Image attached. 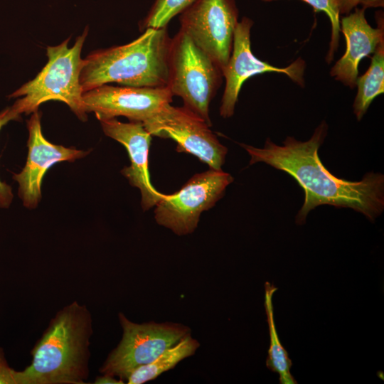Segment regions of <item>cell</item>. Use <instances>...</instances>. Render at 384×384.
Wrapping results in <instances>:
<instances>
[{
	"instance_id": "obj_18",
	"label": "cell",
	"mask_w": 384,
	"mask_h": 384,
	"mask_svg": "<svg viewBox=\"0 0 384 384\" xmlns=\"http://www.w3.org/2000/svg\"><path fill=\"white\" fill-rule=\"evenodd\" d=\"M195 0H155L140 25L141 29L144 31L149 28L166 27L175 16L182 13Z\"/></svg>"
},
{
	"instance_id": "obj_17",
	"label": "cell",
	"mask_w": 384,
	"mask_h": 384,
	"mask_svg": "<svg viewBox=\"0 0 384 384\" xmlns=\"http://www.w3.org/2000/svg\"><path fill=\"white\" fill-rule=\"evenodd\" d=\"M265 290V309L270 338L266 366L271 371L279 374V383L297 384V380L290 372L292 366V361L287 351L280 343L274 323L272 297L277 287L266 282Z\"/></svg>"
},
{
	"instance_id": "obj_21",
	"label": "cell",
	"mask_w": 384,
	"mask_h": 384,
	"mask_svg": "<svg viewBox=\"0 0 384 384\" xmlns=\"http://www.w3.org/2000/svg\"><path fill=\"white\" fill-rule=\"evenodd\" d=\"M336 2L340 15L348 14L358 5L364 9L384 6V0H336Z\"/></svg>"
},
{
	"instance_id": "obj_1",
	"label": "cell",
	"mask_w": 384,
	"mask_h": 384,
	"mask_svg": "<svg viewBox=\"0 0 384 384\" xmlns=\"http://www.w3.org/2000/svg\"><path fill=\"white\" fill-rule=\"evenodd\" d=\"M327 132L328 125L323 121L306 141L287 137L282 145L276 144L269 138L262 148L240 145L250 155V165L262 162L283 171L304 189V201L295 217L297 225L304 224L309 213L321 205L349 208L374 222L384 210L383 174L368 172L361 180L351 181L331 174L318 154Z\"/></svg>"
},
{
	"instance_id": "obj_19",
	"label": "cell",
	"mask_w": 384,
	"mask_h": 384,
	"mask_svg": "<svg viewBox=\"0 0 384 384\" xmlns=\"http://www.w3.org/2000/svg\"><path fill=\"white\" fill-rule=\"evenodd\" d=\"M270 2L277 0H262ZM309 4L316 12H324L329 17L331 26V39L329 48L326 56V61L331 63L334 60V54L338 50L340 39V14L336 0H302Z\"/></svg>"
},
{
	"instance_id": "obj_5",
	"label": "cell",
	"mask_w": 384,
	"mask_h": 384,
	"mask_svg": "<svg viewBox=\"0 0 384 384\" xmlns=\"http://www.w3.org/2000/svg\"><path fill=\"white\" fill-rule=\"evenodd\" d=\"M223 78L222 70L215 62L179 30L171 38L166 87L173 96L182 99L184 107L210 127V104Z\"/></svg>"
},
{
	"instance_id": "obj_13",
	"label": "cell",
	"mask_w": 384,
	"mask_h": 384,
	"mask_svg": "<svg viewBox=\"0 0 384 384\" xmlns=\"http://www.w3.org/2000/svg\"><path fill=\"white\" fill-rule=\"evenodd\" d=\"M100 122L105 135L121 143L127 151L130 165L121 172L131 186L140 191L142 209L155 206L164 194L157 191L150 181L148 157L152 136L141 122L124 123L116 118Z\"/></svg>"
},
{
	"instance_id": "obj_12",
	"label": "cell",
	"mask_w": 384,
	"mask_h": 384,
	"mask_svg": "<svg viewBox=\"0 0 384 384\" xmlns=\"http://www.w3.org/2000/svg\"><path fill=\"white\" fill-rule=\"evenodd\" d=\"M27 127L28 151L26 162L19 173L13 174V179L18 185V195L23 205L28 209H34L41 199L42 181L48 169L60 161L73 162L85 156L88 151L48 141L42 133L38 110L32 113L27 122Z\"/></svg>"
},
{
	"instance_id": "obj_20",
	"label": "cell",
	"mask_w": 384,
	"mask_h": 384,
	"mask_svg": "<svg viewBox=\"0 0 384 384\" xmlns=\"http://www.w3.org/2000/svg\"><path fill=\"white\" fill-rule=\"evenodd\" d=\"M19 115L12 107H6L0 112V130L11 120H17ZM14 199L11 187L0 179V208L7 209L10 207Z\"/></svg>"
},
{
	"instance_id": "obj_3",
	"label": "cell",
	"mask_w": 384,
	"mask_h": 384,
	"mask_svg": "<svg viewBox=\"0 0 384 384\" xmlns=\"http://www.w3.org/2000/svg\"><path fill=\"white\" fill-rule=\"evenodd\" d=\"M171 38L166 27L149 28L133 41L97 50L82 59L83 93L110 82L128 87H165Z\"/></svg>"
},
{
	"instance_id": "obj_16",
	"label": "cell",
	"mask_w": 384,
	"mask_h": 384,
	"mask_svg": "<svg viewBox=\"0 0 384 384\" xmlns=\"http://www.w3.org/2000/svg\"><path fill=\"white\" fill-rule=\"evenodd\" d=\"M366 72L358 77L353 113L360 121L373 100L384 92V39L376 47Z\"/></svg>"
},
{
	"instance_id": "obj_14",
	"label": "cell",
	"mask_w": 384,
	"mask_h": 384,
	"mask_svg": "<svg viewBox=\"0 0 384 384\" xmlns=\"http://www.w3.org/2000/svg\"><path fill=\"white\" fill-rule=\"evenodd\" d=\"M366 9L355 8L354 11L340 18V29L346 39V51L330 70V75L346 86L356 87L361 60L373 53L384 39L383 13L376 15L378 27L367 21Z\"/></svg>"
},
{
	"instance_id": "obj_15",
	"label": "cell",
	"mask_w": 384,
	"mask_h": 384,
	"mask_svg": "<svg viewBox=\"0 0 384 384\" xmlns=\"http://www.w3.org/2000/svg\"><path fill=\"white\" fill-rule=\"evenodd\" d=\"M199 346V342L191 334L186 335L150 363L134 370L127 377V383L142 384L154 380L162 373L174 368L181 361L193 356Z\"/></svg>"
},
{
	"instance_id": "obj_7",
	"label": "cell",
	"mask_w": 384,
	"mask_h": 384,
	"mask_svg": "<svg viewBox=\"0 0 384 384\" xmlns=\"http://www.w3.org/2000/svg\"><path fill=\"white\" fill-rule=\"evenodd\" d=\"M233 181V176L222 170L210 169L195 174L178 191L164 194L156 204V223L178 235L192 233L201 214L215 205Z\"/></svg>"
},
{
	"instance_id": "obj_8",
	"label": "cell",
	"mask_w": 384,
	"mask_h": 384,
	"mask_svg": "<svg viewBox=\"0 0 384 384\" xmlns=\"http://www.w3.org/2000/svg\"><path fill=\"white\" fill-rule=\"evenodd\" d=\"M142 124L151 136L174 139L178 151L193 154L210 169L222 170L228 149L203 119L186 107L166 104Z\"/></svg>"
},
{
	"instance_id": "obj_11",
	"label": "cell",
	"mask_w": 384,
	"mask_h": 384,
	"mask_svg": "<svg viewBox=\"0 0 384 384\" xmlns=\"http://www.w3.org/2000/svg\"><path fill=\"white\" fill-rule=\"evenodd\" d=\"M172 97L166 86L115 87L107 84L82 95L86 112H93L100 121L123 116L141 122L171 103Z\"/></svg>"
},
{
	"instance_id": "obj_2",
	"label": "cell",
	"mask_w": 384,
	"mask_h": 384,
	"mask_svg": "<svg viewBox=\"0 0 384 384\" xmlns=\"http://www.w3.org/2000/svg\"><path fill=\"white\" fill-rule=\"evenodd\" d=\"M92 333L85 304L75 301L63 307L31 351V364L17 370V384L87 383Z\"/></svg>"
},
{
	"instance_id": "obj_10",
	"label": "cell",
	"mask_w": 384,
	"mask_h": 384,
	"mask_svg": "<svg viewBox=\"0 0 384 384\" xmlns=\"http://www.w3.org/2000/svg\"><path fill=\"white\" fill-rule=\"evenodd\" d=\"M253 21L243 17L238 21L233 36L230 58L222 73L225 86L220 106L223 118L232 117L243 83L250 78L265 73L286 75L299 86H304L306 63L299 58L287 67L279 68L258 59L251 50L250 31Z\"/></svg>"
},
{
	"instance_id": "obj_23",
	"label": "cell",
	"mask_w": 384,
	"mask_h": 384,
	"mask_svg": "<svg viewBox=\"0 0 384 384\" xmlns=\"http://www.w3.org/2000/svg\"><path fill=\"white\" fill-rule=\"evenodd\" d=\"M95 384H123L124 381L119 379H116L114 376L108 374H102L95 378L94 380Z\"/></svg>"
},
{
	"instance_id": "obj_9",
	"label": "cell",
	"mask_w": 384,
	"mask_h": 384,
	"mask_svg": "<svg viewBox=\"0 0 384 384\" xmlns=\"http://www.w3.org/2000/svg\"><path fill=\"white\" fill-rule=\"evenodd\" d=\"M181 14L180 30L223 71L231 54L239 21L235 0H195Z\"/></svg>"
},
{
	"instance_id": "obj_6",
	"label": "cell",
	"mask_w": 384,
	"mask_h": 384,
	"mask_svg": "<svg viewBox=\"0 0 384 384\" xmlns=\"http://www.w3.org/2000/svg\"><path fill=\"white\" fill-rule=\"evenodd\" d=\"M118 319L122 329V339L108 354L99 371L123 381L134 370L150 363L191 334V329L181 324L154 321L137 324L122 312L118 314Z\"/></svg>"
},
{
	"instance_id": "obj_22",
	"label": "cell",
	"mask_w": 384,
	"mask_h": 384,
	"mask_svg": "<svg viewBox=\"0 0 384 384\" xmlns=\"http://www.w3.org/2000/svg\"><path fill=\"white\" fill-rule=\"evenodd\" d=\"M16 375L17 370L9 366L4 349L0 347V384H17Z\"/></svg>"
},
{
	"instance_id": "obj_4",
	"label": "cell",
	"mask_w": 384,
	"mask_h": 384,
	"mask_svg": "<svg viewBox=\"0 0 384 384\" xmlns=\"http://www.w3.org/2000/svg\"><path fill=\"white\" fill-rule=\"evenodd\" d=\"M87 33L86 27L70 48V38L58 46L47 48L48 62L43 68L34 79L9 96L21 97L11 106L19 115L37 111L47 101L57 100L65 103L80 120L87 119L80 82L82 68L80 53Z\"/></svg>"
}]
</instances>
